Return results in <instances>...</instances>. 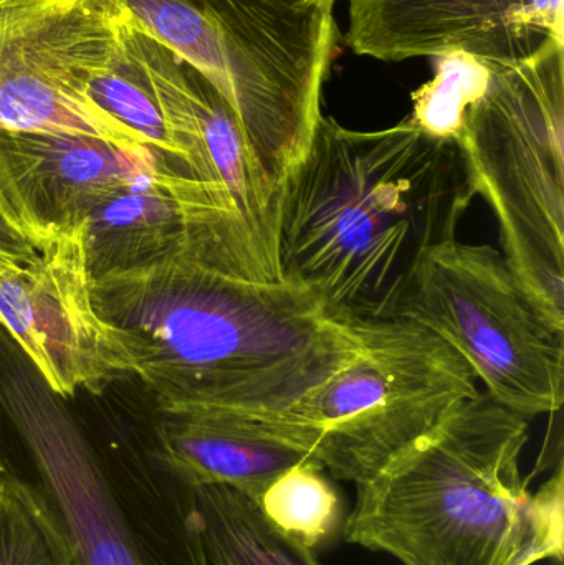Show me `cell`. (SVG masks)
<instances>
[{
	"label": "cell",
	"mask_w": 564,
	"mask_h": 565,
	"mask_svg": "<svg viewBox=\"0 0 564 565\" xmlns=\"http://www.w3.org/2000/svg\"><path fill=\"white\" fill-rule=\"evenodd\" d=\"M92 296L158 412L275 417L343 367L361 342V322L338 321L300 286L255 281L212 234L93 280Z\"/></svg>",
	"instance_id": "1"
},
{
	"label": "cell",
	"mask_w": 564,
	"mask_h": 565,
	"mask_svg": "<svg viewBox=\"0 0 564 565\" xmlns=\"http://www.w3.org/2000/svg\"><path fill=\"white\" fill-rule=\"evenodd\" d=\"M9 473V467H7L6 460H3L2 454H0V480Z\"/></svg>",
	"instance_id": "21"
},
{
	"label": "cell",
	"mask_w": 564,
	"mask_h": 565,
	"mask_svg": "<svg viewBox=\"0 0 564 565\" xmlns=\"http://www.w3.org/2000/svg\"><path fill=\"white\" fill-rule=\"evenodd\" d=\"M225 238L258 281H281L265 264L225 192L164 164L109 198L83 224L92 280L166 257L195 235Z\"/></svg>",
	"instance_id": "11"
},
{
	"label": "cell",
	"mask_w": 564,
	"mask_h": 565,
	"mask_svg": "<svg viewBox=\"0 0 564 565\" xmlns=\"http://www.w3.org/2000/svg\"><path fill=\"white\" fill-rule=\"evenodd\" d=\"M85 224V222H83ZM83 225L30 260L0 255V328L60 397L98 394L135 375V362L93 305Z\"/></svg>",
	"instance_id": "8"
},
{
	"label": "cell",
	"mask_w": 564,
	"mask_h": 565,
	"mask_svg": "<svg viewBox=\"0 0 564 565\" xmlns=\"http://www.w3.org/2000/svg\"><path fill=\"white\" fill-rule=\"evenodd\" d=\"M400 318L443 339L487 394L532 418L564 398V328L490 245L449 242L427 255Z\"/></svg>",
	"instance_id": "6"
},
{
	"label": "cell",
	"mask_w": 564,
	"mask_h": 565,
	"mask_svg": "<svg viewBox=\"0 0 564 565\" xmlns=\"http://www.w3.org/2000/svg\"><path fill=\"white\" fill-rule=\"evenodd\" d=\"M158 415L152 431L156 451L191 488L221 484L258 500L284 471L301 463L318 465L270 434L257 418L204 411Z\"/></svg>",
	"instance_id": "13"
},
{
	"label": "cell",
	"mask_w": 564,
	"mask_h": 565,
	"mask_svg": "<svg viewBox=\"0 0 564 565\" xmlns=\"http://www.w3.org/2000/svg\"><path fill=\"white\" fill-rule=\"evenodd\" d=\"M93 98L113 118L135 131L146 146L168 159L179 171L192 175L141 70L132 60L131 46L128 56L115 70L93 83Z\"/></svg>",
	"instance_id": "18"
},
{
	"label": "cell",
	"mask_w": 564,
	"mask_h": 565,
	"mask_svg": "<svg viewBox=\"0 0 564 565\" xmlns=\"http://www.w3.org/2000/svg\"><path fill=\"white\" fill-rule=\"evenodd\" d=\"M530 418L487 392L357 484L344 540L401 565L563 559V465L532 493L520 458Z\"/></svg>",
	"instance_id": "3"
},
{
	"label": "cell",
	"mask_w": 564,
	"mask_h": 565,
	"mask_svg": "<svg viewBox=\"0 0 564 565\" xmlns=\"http://www.w3.org/2000/svg\"><path fill=\"white\" fill-rule=\"evenodd\" d=\"M131 56L184 156L189 172L225 192L258 254L280 278V189L258 161L231 106L194 70L139 30L131 42Z\"/></svg>",
	"instance_id": "10"
},
{
	"label": "cell",
	"mask_w": 564,
	"mask_h": 565,
	"mask_svg": "<svg viewBox=\"0 0 564 565\" xmlns=\"http://www.w3.org/2000/svg\"><path fill=\"white\" fill-rule=\"evenodd\" d=\"M503 257L564 328V43L496 70L457 138Z\"/></svg>",
	"instance_id": "5"
},
{
	"label": "cell",
	"mask_w": 564,
	"mask_h": 565,
	"mask_svg": "<svg viewBox=\"0 0 564 565\" xmlns=\"http://www.w3.org/2000/svg\"><path fill=\"white\" fill-rule=\"evenodd\" d=\"M149 146L73 135L0 131V185L26 227L50 242L162 166ZM174 168V166H172Z\"/></svg>",
	"instance_id": "12"
},
{
	"label": "cell",
	"mask_w": 564,
	"mask_h": 565,
	"mask_svg": "<svg viewBox=\"0 0 564 565\" xmlns=\"http://www.w3.org/2000/svg\"><path fill=\"white\" fill-rule=\"evenodd\" d=\"M295 7H331L333 9L337 0H281Z\"/></svg>",
	"instance_id": "20"
},
{
	"label": "cell",
	"mask_w": 564,
	"mask_h": 565,
	"mask_svg": "<svg viewBox=\"0 0 564 565\" xmlns=\"http://www.w3.org/2000/svg\"><path fill=\"white\" fill-rule=\"evenodd\" d=\"M350 361L270 418V434L310 455L334 480L361 483L479 394L443 339L409 319L361 322Z\"/></svg>",
	"instance_id": "4"
},
{
	"label": "cell",
	"mask_w": 564,
	"mask_h": 565,
	"mask_svg": "<svg viewBox=\"0 0 564 565\" xmlns=\"http://www.w3.org/2000/svg\"><path fill=\"white\" fill-rule=\"evenodd\" d=\"M0 565H79L49 498L13 473L0 480Z\"/></svg>",
	"instance_id": "15"
},
{
	"label": "cell",
	"mask_w": 564,
	"mask_h": 565,
	"mask_svg": "<svg viewBox=\"0 0 564 565\" xmlns=\"http://www.w3.org/2000/svg\"><path fill=\"white\" fill-rule=\"evenodd\" d=\"M49 242L33 234L17 214L0 185V255L12 260H30L36 257Z\"/></svg>",
	"instance_id": "19"
},
{
	"label": "cell",
	"mask_w": 564,
	"mask_h": 565,
	"mask_svg": "<svg viewBox=\"0 0 564 565\" xmlns=\"http://www.w3.org/2000/svg\"><path fill=\"white\" fill-rule=\"evenodd\" d=\"M258 503L275 526L311 550L333 540L343 520L337 488L315 463L284 471L268 484Z\"/></svg>",
	"instance_id": "16"
},
{
	"label": "cell",
	"mask_w": 564,
	"mask_h": 565,
	"mask_svg": "<svg viewBox=\"0 0 564 565\" xmlns=\"http://www.w3.org/2000/svg\"><path fill=\"white\" fill-rule=\"evenodd\" d=\"M436 58V75L414 92L409 119L434 138L457 139L467 111L486 95L496 70L467 53Z\"/></svg>",
	"instance_id": "17"
},
{
	"label": "cell",
	"mask_w": 564,
	"mask_h": 565,
	"mask_svg": "<svg viewBox=\"0 0 564 565\" xmlns=\"http://www.w3.org/2000/svg\"><path fill=\"white\" fill-rule=\"evenodd\" d=\"M473 199L457 139L434 138L409 118L354 131L321 116L281 185L280 280L348 324L400 318L421 265L457 241Z\"/></svg>",
	"instance_id": "2"
},
{
	"label": "cell",
	"mask_w": 564,
	"mask_h": 565,
	"mask_svg": "<svg viewBox=\"0 0 564 565\" xmlns=\"http://www.w3.org/2000/svg\"><path fill=\"white\" fill-rule=\"evenodd\" d=\"M564 0H350L344 42L383 62L467 53L500 70L564 43Z\"/></svg>",
	"instance_id": "9"
},
{
	"label": "cell",
	"mask_w": 564,
	"mask_h": 565,
	"mask_svg": "<svg viewBox=\"0 0 564 565\" xmlns=\"http://www.w3.org/2000/svg\"><path fill=\"white\" fill-rule=\"evenodd\" d=\"M194 497L211 565H323L265 516L257 498L221 484L194 488Z\"/></svg>",
	"instance_id": "14"
},
{
	"label": "cell",
	"mask_w": 564,
	"mask_h": 565,
	"mask_svg": "<svg viewBox=\"0 0 564 565\" xmlns=\"http://www.w3.org/2000/svg\"><path fill=\"white\" fill-rule=\"evenodd\" d=\"M135 35L125 0H0V131L146 146L93 98Z\"/></svg>",
	"instance_id": "7"
}]
</instances>
